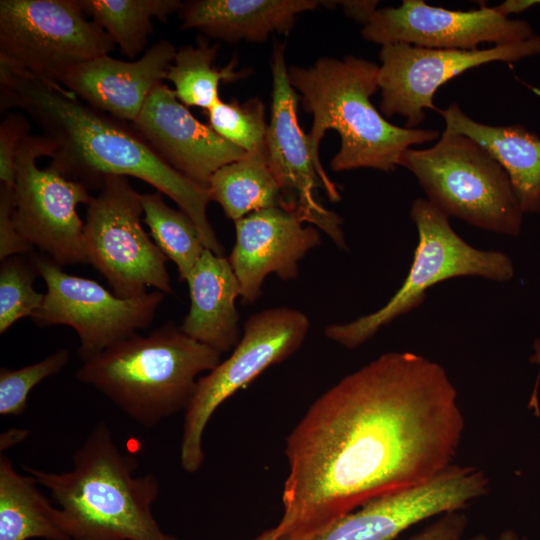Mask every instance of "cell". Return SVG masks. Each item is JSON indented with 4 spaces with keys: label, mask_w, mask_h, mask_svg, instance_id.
<instances>
[{
    "label": "cell",
    "mask_w": 540,
    "mask_h": 540,
    "mask_svg": "<svg viewBox=\"0 0 540 540\" xmlns=\"http://www.w3.org/2000/svg\"><path fill=\"white\" fill-rule=\"evenodd\" d=\"M309 328L307 315L289 307L268 308L245 321L230 356L198 379L185 410L180 464L186 472H197L204 461L203 434L216 409L265 369L293 355Z\"/></svg>",
    "instance_id": "30bf717a"
},
{
    "label": "cell",
    "mask_w": 540,
    "mask_h": 540,
    "mask_svg": "<svg viewBox=\"0 0 540 540\" xmlns=\"http://www.w3.org/2000/svg\"><path fill=\"white\" fill-rule=\"evenodd\" d=\"M186 282L190 307L182 332L221 354L233 350L242 335L236 308L241 290L228 258L205 249Z\"/></svg>",
    "instance_id": "ffe728a7"
},
{
    "label": "cell",
    "mask_w": 540,
    "mask_h": 540,
    "mask_svg": "<svg viewBox=\"0 0 540 540\" xmlns=\"http://www.w3.org/2000/svg\"><path fill=\"white\" fill-rule=\"evenodd\" d=\"M399 165L417 178L427 200L447 217L502 235L520 234L524 213L510 178L472 138L444 130L433 146L405 150Z\"/></svg>",
    "instance_id": "8992f818"
},
{
    "label": "cell",
    "mask_w": 540,
    "mask_h": 540,
    "mask_svg": "<svg viewBox=\"0 0 540 540\" xmlns=\"http://www.w3.org/2000/svg\"><path fill=\"white\" fill-rule=\"evenodd\" d=\"M540 4V0H508L496 6L504 15L510 13H520L533 5Z\"/></svg>",
    "instance_id": "d590c367"
},
{
    "label": "cell",
    "mask_w": 540,
    "mask_h": 540,
    "mask_svg": "<svg viewBox=\"0 0 540 540\" xmlns=\"http://www.w3.org/2000/svg\"><path fill=\"white\" fill-rule=\"evenodd\" d=\"M285 49L284 42H274L271 57L272 105L266 139L268 160L283 192L280 207H294L305 222L324 230L338 247L346 249L342 219L315 199L316 188H323V185L307 134L298 123L299 96L289 82Z\"/></svg>",
    "instance_id": "2e32d148"
},
{
    "label": "cell",
    "mask_w": 540,
    "mask_h": 540,
    "mask_svg": "<svg viewBox=\"0 0 540 540\" xmlns=\"http://www.w3.org/2000/svg\"><path fill=\"white\" fill-rule=\"evenodd\" d=\"M465 421L437 362L387 352L346 375L286 439L277 540H302L363 504L433 478L456 456Z\"/></svg>",
    "instance_id": "6da1fadb"
},
{
    "label": "cell",
    "mask_w": 540,
    "mask_h": 540,
    "mask_svg": "<svg viewBox=\"0 0 540 540\" xmlns=\"http://www.w3.org/2000/svg\"><path fill=\"white\" fill-rule=\"evenodd\" d=\"M176 48L162 39L138 59L104 55L70 70L60 84L88 106L133 123L153 90L166 79Z\"/></svg>",
    "instance_id": "d6986e66"
},
{
    "label": "cell",
    "mask_w": 540,
    "mask_h": 540,
    "mask_svg": "<svg viewBox=\"0 0 540 540\" xmlns=\"http://www.w3.org/2000/svg\"><path fill=\"white\" fill-rule=\"evenodd\" d=\"M208 125L223 139L247 154L264 152L268 124L265 105L258 98L243 103L221 99L208 111Z\"/></svg>",
    "instance_id": "83f0119b"
},
{
    "label": "cell",
    "mask_w": 540,
    "mask_h": 540,
    "mask_svg": "<svg viewBox=\"0 0 540 540\" xmlns=\"http://www.w3.org/2000/svg\"><path fill=\"white\" fill-rule=\"evenodd\" d=\"M467 525L468 518L463 510L450 511L408 540H463Z\"/></svg>",
    "instance_id": "d6a6232c"
},
{
    "label": "cell",
    "mask_w": 540,
    "mask_h": 540,
    "mask_svg": "<svg viewBox=\"0 0 540 540\" xmlns=\"http://www.w3.org/2000/svg\"><path fill=\"white\" fill-rule=\"evenodd\" d=\"M115 43L78 0H1L0 63L59 83L73 68L109 55Z\"/></svg>",
    "instance_id": "ba28073f"
},
{
    "label": "cell",
    "mask_w": 540,
    "mask_h": 540,
    "mask_svg": "<svg viewBox=\"0 0 540 540\" xmlns=\"http://www.w3.org/2000/svg\"><path fill=\"white\" fill-rule=\"evenodd\" d=\"M14 189L0 187V260L32 251L33 246L19 233L14 221Z\"/></svg>",
    "instance_id": "1f68e13d"
},
{
    "label": "cell",
    "mask_w": 540,
    "mask_h": 540,
    "mask_svg": "<svg viewBox=\"0 0 540 540\" xmlns=\"http://www.w3.org/2000/svg\"><path fill=\"white\" fill-rule=\"evenodd\" d=\"M410 214L418 243L401 287L378 310L347 323L328 325L324 334L331 341L346 349L359 347L381 328L419 307L427 290L442 281L480 277L506 282L514 277V264L508 255L467 243L454 231L449 217L427 199H415Z\"/></svg>",
    "instance_id": "52a82bcc"
},
{
    "label": "cell",
    "mask_w": 540,
    "mask_h": 540,
    "mask_svg": "<svg viewBox=\"0 0 540 540\" xmlns=\"http://www.w3.org/2000/svg\"><path fill=\"white\" fill-rule=\"evenodd\" d=\"M321 3L325 6L340 5L349 18L362 23L363 26L371 19L378 5V1L367 0L321 1Z\"/></svg>",
    "instance_id": "836d02e7"
},
{
    "label": "cell",
    "mask_w": 540,
    "mask_h": 540,
    "mask_svg": "<svg viewBox=\"0 0 540 540\" xmlns=\"http://www.w3.org/2000/svg\"><path fill=\"white\" fill-rule=\"evenodd\" d=\"M279 535H280V529L278 526H275L273 528L263 531L253 540H277Z\"/></svg>",
    "instance_id": "74e56055"
},
{
    "label": "cell",
    "mask_w": 540,
    "mask_h": 540,
    "mask_svg": "<svg viewBox=\"0 0 540 540\" xmlns=\"http://www.w3.org/2000/svg\"><path fill=\"white\" fill-rule=\"evenodd\" d=\"M488 490L484 471L451 464L428 481L375 498L302 540H394L425 519L463 510Z\"/></svg>",
    "instance_id": "5bb4252c"
},
{
    "label": "cell",
    "mask_w": 540,
    "mask_h": 540,
    "mask_svg": "<svg viewBox=\"0 0 540 540\" xmlns=\"http://www.w3.org/2000/svg\"><path fill=\"white\" fill-rule=\"evenodd\" d=\"M33 262L47 291L31 318L42 327H72L80 339L78 355L83 362L149 326L165 297L156 290L120 298L94 280L64 272L49 258L35 256Z\"/></svg>",
    "instance_id": "7c38bea8"
},
{
    "label": "cell",
    "mask_w": 540,
    "mask_h": 540,
    "mask_svg": "<svg viewBox=\"0 0 540 540\" xmlns=\"http://www.w3.org/2000/svg\"><path fill=\"white\" fill-rule=\"evenodd\" d=\"M55 143L45 135H30L20 145L16 159L13 217L19 233L33 247L60 265L89 263L84 223L79 204L92 199L88 188L37 159L51 157Z\"/></svg>",
    "instance_id": "8fae6325"
},
{
    "label": "cell",
    "mask_w": 540,
    "mask_h": 540,
    "mask_svg": "<svg viewBox=\"0 0 540 540\" xmlns=\"http://www.w3.org/2000/svg\"><path fill=\"white\" fill-rule=\"evenodd\" d=\"M376 63L346 56L323 57L310 66H290L288 78L305 111L312 114L307 134L313 161L329 200L339 201L336 185L319 158V146L329 129L340 136L339 151L330 161L335 172L358 168L394 171L403 152L438 140L437 130L409 129L388 122L371 103L379 89Z\"/></svg>",
    "instance_id": "3957f363"
},
{
    "label": "cell",
    "mask_w": 540,
    "mask_h": 540,
    "mask_svg": "<svg viewBox=\"0 0 540 540\" xmlns=\"http://www.w3.org/2000/svg\"><path fill=\"white\" fill-rule=\"evenodd\" d=\"M534 55H540L536 34L521 42L475 50L384 45L379 54L380 110L386 117L402 116L405 128L414 129L425 120V109L439 111L434 95L450 79L486 63H511Z\"/></svg>",
    "instance_id": "4fadbf2b"
},
{
    "label": "cell",
    "mask_w": 540,
    "mask_h": 540,
    "mask_svg": "<svg viewBox=\"0 0 540 540\" xmlns=\"http://www.w3.org/2000/svg\"><path fill=\"white\" fill-rule=\"evenodd\" d=\"M131 124L162 160L205 188L214 172L247 154L197 120L163 83Z\"/></svg>",
    "instance_id": "ac0fdd59"
},
{
    "label": "cell",
    "mask_w": 540,
    "mask_h": 540,
    "mask_svg": "<svg viewBox=\"0 0 540 540\" xmlns=\"http://www.w3.org/2000/svg\"><path fill=\"white\" fill-rule=\"evenodd\" d=\"M29 435L27 429L12 428L0 435V450L1 452L13 447L22 442Z\"/></svg>",
    "instance_id": "e575fe53"
},
{
    "label": "cell",
    "mask_w": 540,
    "mask_h": 540,
    "mask_svg": "<svg viewBox=\"0 0 540 540\" xmlns=\"http://www.w3.org/2000/svg\"><path fill=\"white\" fill-rule=\"evenodd\" d=\"M317 0H191L183 3L181 29H195L229 43H262L288 34L296 17L316 9Z\"/></svg>",
    "instance_id": "44dd1931"
},
{
    "label": "cell",
    "mask_w": 540,
    "mask_h": 540,
    "mask_svg": "<svg viewBox=\"0 0 540 540\" xmlns=\"http://www.w3.org/2000/svg\"><path fill=\"white\" fill-rule=\"evenodd\" d=\"M19 108L55 143L49 167L89 188L104 177L140 179L172 199L195 224L206 249L224 247L207 217L208 189L162 160L127 122L98 111L59 83L0 63V110Z\"/></svg>",
    "instance_id": "7a4b0ae2"
},
{
    "label": "cell",
    "mask_w": 540,
    "mask_h": 540,
    "mask_svg": "<svg viewBox=\"0 0 540 540\" xmlns=\"http://www.w3.org/2000/svg\"><path fill=\"white\" fill-rule=\"evenodd\" d=\"M37 480L16 471L0 455V540H71L60 508L41 492Z\"/></svg>",
    "instance_id": "603a6c76"
},
{
    "label": "cell",
    "mask_w": 540,
    "mask_h": 540,
    "mask_svg": "<svg viewBox=\"0 0 540 540\" xmlns=\"http://www.w3.org/2000/svg\"><path fill=\"white\" fill-rule=\"evenodd\" d=\"M38 271L20 255L1 261L0 266V333L15 322L32 315L41 307L45 293L36 291L33 281Z\"/></svg>",
    "instance_id": "f1b7e54d"
},
{
    "label": "cell",
    "mask_w": 540,
    "mask_h": 540,
    "mask_svg": "<svg viewBox=\"0 0 540 540\" xmlns=\"http://www.w3.org/2000/svg\"><path fill=\"white\" fill-rule=\"evenodd\" d=\"M304 222L298 212L278 206L234 222L236 239L228 260L240 285L242 304L257 301L269 274L283 281L298 276L299 261L321 243L318 229Z\"/></svg>",
    "instance_id": "e0dca14e"
},
{
    "label": "cell",
    "mask_w": 540,
    "mask_h": 540,
    "mask_svg": "<svg viewBox=\"0 0 540 540\" xmlns=\"http://www.w3.org/2000/svg\"><path fill=\"white\" fill-rule=\"evenodd\" d=\"M207 189L210 201L217 202L234 222L258 210L280 207L283 197L267 150L222 166L211 176Z\"/></svg>",
    "instance_id": "cb8c5ba5"
},
{
    "label": "cell",
    "mask_w": 540,
    "mask_h": 540,
    "mask_svg": "<svg viewBox=\"0 0 540 540\" xmlns=\"http://www.w3.org/2000/svg\"><path fill=\"white\" fill-rule=\"evenodd\" d=\"M141 194L125 176L104 177L87 205L84 238L88 262L125 299L142 297L147 287L172 294L167 257L141 225Z\"/></svg>",
    "instance_id": "9c48e42d"
},
{
    "label": "cell",
    "mask_w": 540,
    "mask_h": 540,
    "mask_svg": "<svg viewBox=\"0 0 540 540\" xmlns=\"http://www.w3.org/2000/svg\"><path fill=\"white\" fill-rule=\"evenodd\" d=\"M218 44L210 45L206 38H199L197 46L186 45L177 50L166 79L173 83L178 100L187 107L208 111L219 100L221 82H233L246 75L235 71L236 60L227 66L215 65Z\"/></svg>",
    "instance_id": "484cf974"
},
{
    "label": "cell",
    "mask_w": 540,
    "mask_h": 540,
    "mask_svg": "<svg viewBox=\"0 0 540 540\" xmlns=\"http://www.w3.org/2000/svg\"><path fill=\"white\" fill-rule=\"evenodd\" d=\"M78 3L85 15L130 59L146 47L147 38L153 33V18L165 22L183 7L179 0H78Z\"/></svg>",
    "instance_id": "d4e9b609"
},
{
    "label": "cell",
    "mask_w": 540,
    "mask_h": 540,
    "mask_svg": "<svg viewBox=\"0 0 540 540\" xmlns=\"http://www.w3.org/2000/svg\"><path fill=\"white\" fill-rule=\"evenodd\" d=\"M138 467L104 421L73 453L69 471L22 466L60 506L71 540H179L165 533L152 514L158 479L137 475Z\"/></svg>",
    "instance_id": "277c9868"
},
{
    "label": "cell",
    "mask_w": 540,
    "mask_h": 540,
    "mask_svg": "<svg viewBox=\"0 0 540 540\" xmlns=\"http://www.w3.org/2000/svg\"><path fill=\"white\" fill-rule=\"evenodd\" d=\"M438 113L445 131L466 135L483 147L507 172L524 214L540 213V138L521 124L491 126L461 110L456 102Z\"/></svg>",
    "instance_id": "7402d4cb"
},
{
    "label": "cell",
    "mask_w": 540,
    "mask_h": 540,
    "mask_svg": "<svg viewBox=\"0 0 540 540\" xmlns=\"http://www.w3.org/2000/svg\"><path fill=\"white\" fill-rule=\"evenodd\" d=\"M67 349H59L45 359L22 368L0 369V415L19 416L27 409L31 390L43 380L60 372L69 362Z\"/></svg>",
    "instance_id": "f546056e"
},
{
    "label": "cell",
    "mask_w": 540,
    "mask_h": 540,
    "mask_svg": "<svg viewBox=\"0 0 540 540\" xmlns=\"http://www.w3.org/2000/svg\"><path fill=\"white\" fill-rule=\"evenodd\" d=\"M467 540H527L522 538L512 530H505L495 537H488L484 534H476Z\"/></svg>",
    "instance_id": "8d00e7d4"
},
{
    "label": "cell",
    "mask_w": 540,
    "mask_h": 540,
    "mask_svg": "<svg viewBox=\"0 0 540 540\" xmlns=\"http://www.w3.org/2000/svg\"><path fill=\"white\" fill-rule=\"evenodd\" d=\"M531 360L540 365V340H536L534 343V354L532 355Z\"/></svg>",
    "instance_id": "f35d334b"
},
{
    "label": "cell",
    "mask_w": 540,
    "mask_h": 540,
    "mask_svg": "<svg viewBox=\"0 0 540 540\" xmlns=\"http://www.w3.org/2000/svg\"><path fill=\"white\" fill-rule=\"evenodd\" d=\"M220 362V352L168 322L148 336L135 334L88 359L75 377L150 429L185 411L198 376Z\"/></svg>",
    "instance_id": "5b68a950"
},
{
    "label": "cell",
    "mask_w": 540,
    "mask_h": 540,
    "mask_svg": "<svg viewBox=\"0 0 540 540\" xmlns=\"http://www.w3.org/2000/svg\"><path fill=\"white\" fill-rule=\"evenodd\" d=\"M362 37L382 46L405 43L433 49L475 50L521 42L535 35L525 20L511 19L498 8L459 11L404 0L399 7L377 9L361 30Z\"/></svg>",
    "instance_id": "9a60e30c"
},
{
    "label": "cell",
    "mask_w": 540,
    "mask_h": 540,
    "mask_svg": "<svg viewBox=\"0 0 540 540\" xmlns=\"http://www.w3.org/2000/svg\"><path fill=\"white\" fill-rule=\"evenodd\" d=\"M30 122L25 114L9 113L0 124V180L1 184L14 189L16 159L22 142L31 134Z\"/></svg>",
    "instance_id": "4dcf8cb0"
},
{
    "label": "cell",
    "mask_w": 540,
    "mask_h": 540,
    "mask_svg": "<svg viewBox=\"0 0 540 540\" xmlns=\"http://www.w3.org/2000/svg\"><path fill=\"white\" fill-rule=\"evenodd\" d=\"M141 202L143 222L155 244L175 263L180 280L186 281L206 249L195 224L183 211L169 207L159 191L141 194Z\"/></svg>",
    "instance_id": "4316f807"
}]
</instances>
